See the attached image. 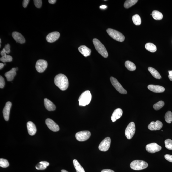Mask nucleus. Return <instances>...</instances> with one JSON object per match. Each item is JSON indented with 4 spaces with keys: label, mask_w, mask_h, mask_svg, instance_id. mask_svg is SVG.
Wrapping results in <instances>:
<instances>
[{
    "label": "nucleus",
    "mask_w": 172,
    "mask_h": 172,
    "mask_svg": "<svg viewBox=\"0 0 172 172\" xmlns=\"http://www.w3.org/2000/svg\"><path fill=\"white\" fill-rule=\"evenodd\" d=\"M12 103L10 102H8L6 103L3 111L4 118L6 121H8L9 117L10 112L11 109Z\"/></svg>",
    "instance_id": "nucleus-14"
},
{
    "label": "nucleus",
    "mask_w": 172,
    "mask_h": 172,
    "mask_svg": "<svg viewBox=\"0 0 172 172\" xmlns=\"http://www.w3.org/2000/svg\"><path fill=\"white\" fill-rule=\"evenodd\" d=\"M165 148L169 150H172V140L168 139L165 140Z\"/></svg>",
    "instance_id": "nucleus-35"
},
{
    "label": "nucleus",
    "mask_w": 172,
    "mask_h": 172,
    "mask_svg": "<svg viewBox=\"0 0 172 172\" xmlns=\"http://www.w3.org/2000/svg\"><path fill=\"white\" fill-rule=\"evenodd\" d=\"M152 16L154 19L156 20H160L162 19L163 15L160 12L154 11L152 13Z\"/></svg>",
    "instance_id": "nucleus-26"
},
{
    "label": "nucleus",
    "mask_w": 172,
    "mask_h": 172,
    "mask_svg": "<svg viewBox=\"0 0 172 172\" xmlns=\"http://www.w3.org/2000/svg\"><path fill=\"white\" fill-rule=\"evenodd\" d=\"M145 47L147 50L151 52H155L157 50L156 46L151 43H148L146 44Z\"/></svg>",
    "instance_id": "nucleus-28"
},
{
    "label": "nucleus",
    "mask_w": 172,
    "mask_h": 172,
    "mask_svg": "<svg viewBox=\"0 0 172 172\" xmlns=\"http://www.w3.org/2000/svg\"><path fill=\"white\" fill-rule=\"evenodd\" d=\"M48 63L46 61L43 59H40L37 62L35 67L37 72L40 73H42L46 69Z\"/></svg>",
    "instance_id": "nucleus-9"
},
{
    "label": "nucleus",
    "mask_w": 172,
    "mask_h": 172,
    "mask_svg": "<svg viewBox=\"0 0 172 172\" xmlns=\"http://www.w3.org/2000/svg\"><path fill=\"white\" fill-rule=\"evenodd\" d=\"M132 19L134 24L136 25H139L141 23V20L139 15L138 14H136L132 17Z\"/></svg>",
    "instance_id": "nucleus-30"
},
{
    "label": "nucleus",
    "mask_w": 172,
    "mask_h": 172,
    "mask_svg": "<svg viewBox=\"0 0 172 172\" xmlns=\"http://www.w3.org/2000/svg\"><path fill=\"white\" fill-rule=\"evenodd\" d=\"M49 3L51 4H54L56 2V0H49L48 1Z\"/></svg>",
    "instance_id": "nucleus-43"
},
{
    "label": "nucleus",
    "mask_w": 172,
    "mask_h": 172,
    "mask_svg": "<svg viewBox=\"0 0 172 172\" xmlns=\"http://www.w3.org/2000/svg\"><path fill=\"white\" fill-rule=\"evenodd\" d=\"M165 158L168 161L172 162V155L166 154L165 156Z\"/></svg>",
    "instance_id": "nucleus-39"
},
{
    "label": "nucleus",
    "mask_w": 172,
    "mask_h": 172,
    "mask_svg": "<svg viewBox=\"0 0 172 172\" xmlns=\"http://www.w3.org/2000/svg\"><path fill=\"white\" fill-rule=\"evenodd\" d=\"M111 143L110 138L107 137L105 138L99 144V150L103 151H108L110 146Z\"/></svg>",
    "instance_id": "nucleus-10"
},
{
    "label": "nucleus",
    "mask_w": 172,
    "mask_h": 172,
    "mask_svg": "<svg viewBox=\"0 0 172 172\" xmlns=\"http://www.w3.org/2000/svg\"><path fill=\"white\" fill-rule=\"evenodd\" d=\"M101 172H115L113 170H110V169H104L101 171Z\"/></svg>",
    "instance_id": "nucleus-42"
},
{
    "label": "nucleus",
    "mask_w": 172,
    "mask_h": 172,
    "mask_svg": "<svg viewBox=\"0 0 172 172\" xmlns=\"http://www.w3.org/2000/svg\"><path fill=\"white\" fill-rule=\"evenodd\" d=\"M50 165L49 163L46 161H41L36 165V169L37 170H43L46 168Z\"/></svg>",
    "instance_id": "nucleus-23"
},
{
    "label": "nucleus",
    "mask_w": 172,
    "mask_h": 172,
    "mask_svg": "<svg viewBox=\"0 0 172 172\" xmlns=\"http://www.w3.org/2000/svg\"><path fill=\"white\" fill-rule=\"evenodd\" d=\"M44 104L47 110L49 111H53L56 109V107L52 102L45 98L44 99Z\"/></svg>",
    "instance_id": "nucleus-21"
},
{
    "label": "nucleus",
    "mask_w": 172,
    "mask_h": 172,
    "mask_svg": "<svg viewBox=\"0 0 172 172\" xmlns=\"http://www.w3.org/2000/svg\"><path fill=\"white\" fill-rule=\"evenodd\" d=\"M148 88L151 91L156 93L163 92L165 90V88L162 86L158 85H148Z\"/></svg>",
    "instance_id": "nucleus-19"
},
{
    "label": "nucleus",
    "mask_w": 172,
    "mask_h": 172,
    "mask_svg": "<svg viewBox=\"0 0 172 172\" xmlns=\"http://www.w3.org/2000/svg\"><path fill=\"white\" fill-rule=\"evenodd\" d=\"M123 111L121 108L116 109L114 111L111 117V120L113 122H114L116 120L119 119L122 116Z\"/></svg>",
    "instance_id": "nucleus-17"
},
{
    "label": "nucleus",
    "mask_w": 172,
    "mask_h": 172,
    "mask_svg": "<svg viewBox=\"0 0 172 172\" xmlns=\"http://www.w3.org/2000/svg\"><path fill=\"white\" fill-rule=\"evenodd\" d=\"M9 165L8 162L5 159L1 158L0 159V166L3 168L8 167Z\"/></svg>",
    "instance_id": "nucleus-34"
},
{
    "label": "nucleus",
    "mask_w": 172,
    "mask_h": 172,
    "mask_svg": "<svg viewBox=\"0 0 172 172\" xmlns=\"http://www.w3.org/2000/svg\"><path fill=\"white\" fill-rule=\"evenodd\" d=\"M46 123L49 128L53 131L57 132L59 131V126L51 119H47L46 120Z\"/></svg>",
    "instance_id": "nucleus-12"
},
{
    "label": "nucleus",
    "mask_w": 172,
    "mask_h": 172,
    "mask_svg": "<svg viewBox=\"0 0 172 172\" xmlns=\"http://www.w3.org/2000/svg\"><path fill=\"white\" fill-rule=\"evenodd\" d=\"M5 82L4 79L2 76H0V88H3L5 86Z\"/></svg>",
    "instance_id": "nucleus-38"
},
{
    "label": "nucleus",
    "mask_w": 172,
    "mask_h": 172,
    "mask_svg": "<svg viewBox=\"0 0 172 172\" xmlns=\"http://www.w3.org/2000/svg\"><path fill=\"white\" fill-rule=\"evenodd\" d=\"M92 95L91 93L89 90L84 92L81 94L78 99L79 105L85 106L88 105L91 101Z\"/></svg>",
    "instance_id": "nucleus-3"
},
{
    "label": "nucleus",
    "mask_w": 172,
    "mask_h": 172,
    "mask_svg": "<svg viewBox=\"0 0 172 172\" xmlns=\"http://www.w3.org/2000/svg\"><path fill=\"white\" fill-rule=\"evenodd\" d=\"M164 105H165V103L162 101H160L158 102L157 103H156L153 106V108L156 110H160V109L162 108L164 106Z\"/></svg>",
    "instance_id": "nucleus-32"
},
{
    "label": "nucleus",
    "mask_w": 172,
    "mask_h": 172,
    "mask_svg": "<svg viewBox=\"0 0 172 172\" xmlns=\"http://www.w3.org/2000/svg\"><path fill=\"white\" fill-rule=\"evenodd\" d=\"M91 136V133L89 131H82L76 134V138L79 141H85L88 139Z\"/></svg>",
    "instance_id": "nucleus-7"
},
{
    "label": "nucleus",
    "mask_w": 172,
    "mask_h": 172,
    "mask_svg": "<svg viewBox=\"0 0 172 172\" xmlns=\"http://www.w3.org/2000/svg\"><path fill=\"white\" fill-rule=\"evenodd\" d=\"M15 69H16V71H17L18 70V68L17 67V68H15Z\"/></svg>",
    "instance_id": "nucleus-47"
},
{
    "label": "nucleus",
    "mask_w": 172,
    "mask_h": 172,
    "mask_svg": "<svg viewBox=\"0 0 172 172\" xmlns=\"http://www.w3.org/2000/svg\"><path fill=\"white\" fill-rule=\"evenodd\" d=\"M163 127L162 122L159 121H157L156 122L152 121L148 126V129L151 130H159Z\"/></svg>",
    "instance_id": "nucleus-15"
},
{
    "label": "nucleus",
    "mask_w": 172,
    "mask_h": 172,
    "mask_svg": "<svg viewBox=\"0 0 172 172\" xmlns=\"http://www.w3.org/2000/svg\"><path fill=\"white\" fill-rule=\"evenodd\" d=\"M4 64H3V63H0V69H2L4 67Z\"/></svg>",
    "instance_id": "nucleus-45"
},
{
    "label": "nucleus",
    "mask_w": 172,
    "mask_h": 172,
    "mask_svg": "<svg viewBox=\"0 0 172 172\" xmlns=\"http://www.w3.org/2000/svg\"><path fill=\"white\" fill-rule=\"evenodd\" d=\"M93 43L95 47L96 50L102 56L105 58L108 56V53L105 47L99 40L96 38H94L93 40Z\"/></svg>",
    "instance_id": "nucleus-2"
},
{
    "label": "nucleus",
    "mask_w": 172,
    "mask_h": 172,
    "mask_svg": "<svg viewBox=\"0 0 172 172\" xmlns=\"http://www.w3.org/2000/svg\"><path fill=\"white\" fill-rule=\"evenodd\" d=\"M61 172H68L67 171H66V170H61Z\"/></svg>",
    "instance_id": "nucleus-46"
},
{
    "label": "nucleus",
    "mask_w": 172,
    "mask_h": 172,
    "mask_svg": "<svg viewBox=\"0 0 172 172\" xmlns=\"http://www.w3.org/2000/svg\"><path fill=\"white\" fill-rule=\"evenodd\" d=\"M12 36L16 42L23 44L25 42L24 37L21 33L17 32H14L12 33Z\"/></svg>",
    "instance_id": "nucleus-16"
},
{
    "label": "nucleus",
    "mask_w": 172,
    "mask_h": 172,
    "mask_svg": "<svg viewBox=\"0 0 172 172\" xmlns=\"http://www.w3.org/2000/svg\"><path fill=\"white\" fill-rule=\"evenodd\" d=\"M27 128L28 134L30 135H33L37 132V128L34 123L31 121H29L27 123Z\"/></svg>",
    "instance_id": "nucleus-20"
},
{
    "label": "nucleus",
    "mask_w": 172,
    "mask_h": 172,
    "mask_svg": "<svg viewBox=\"0 0 172 172\" xmlns=\"http://www.w3.org/2000/svg\"><path fill=\"white\" fill-rule=\"evenodd\" d=\"M110 80L113 86L115 89L119 93L123 94H126L127 93L126 90L122 86L116 78L113 77H111Z\"/></svg>",
    "instance_id": "nucleus-8"
},
{
    "label": "nucleus",
    "mask_w": 172,
    "mask_h": 172,
    "mask_svg": "<svg viewBox=\"0 0 172 172\" xmlns=\"http://www.w3.org/2000/svg\"><path fill=\"white\" fill-rule=\"evenodd\" d=\"M165 120L167 123H171L172 121V113L171 111H168L165 114Z\"/></svg>",
    "instance_id": "nucleus-31"
},
{
    "label": "nucleus",
    "mask_w": 172,
    "mask_h": 172,
    "mask_svg": "<svg viewBox=\"0 0 172 172\" xmlns=\"http://www.w3.org/2000/svg\"><path fill=\"white\" fill-rule=\"evenodd\" d=\"M135 126L134 122H131L129 124L125 130V134L127 138L128 139L132 138L135 134Z\"/></svg>",
    "instance_id": "nucleus-6"
},
{
    "label": "nucleus",
    "mask_w": 172,
    "mask_h": 172,
    "mask_svg": "<svg viewBox=\"0 0 172 172\" xmlns=\"http://www.w3.org/2000/svg\"><path fill=\"white\" fill-rule=\"evenodd\" d=\"M0 43H1V39H0Z\"/></svg>",
    "instance_id": "nucleus-48"
},
{
    "label": "nucleus",
    "mask_w": 172,
    "mask_h": 172,
    "mask_svg": "<svg viewBox=\"0 0 172 172\" xmlns=\"http://www.w3.org/2000/svg\"><path fill=\"white\" fill-rule=\"evenodd\" d=\"M16 74L15 68H13L10 71L6 72L5 76L7 79L8 81H11L14 79V77Z\"/></svg>",
    "instance_id": "nucleus-22"
},
{
    "label": "nucleus",
    "mask_w": 172,
    "mask_h": 172,
    "mask_svg": "<svg viewBox=\"0 0 172 172\" xmlns=\"http://www.w3.org/2000/svg\"><path fill=\"white\" fill-rule=\"evenodd\" d=\"M60 33L58 32H54L49 33L47 36L46 39L47 42L53 43L56 41L60 37Z\"/></svg>",
    "instance_id": "nucleus-13"
},
{
    "label": "nucleus",
    "mask_w": 172,
    "mask_h": 172,
    "mask_svg": "<svg viewBox=\"0 0 172 172\" xmlns=\"http://www.w3.org/2000/svg\"><path fill=\"white\" fill-rule=\"evenodd\" d=\"M54 82L56 86L62 91L67 90L69 85L68 78L62 74H59L55 76Z\"/></svg>",
    "instance_id": "nucleus-1"
},
{
    "label": "nucleus",
    "mask_w": 172,
    "mask_h": 172,
    "mask_svg": "<svg viewBox=\"0 0 172 172\" xmlns=\"http://www.w3.org/2000/svg\"><path fill=\"white\" fill-rule=\"evenodd\" d=\"M138 1L137 0H127L124 4V7L126 9L129 8L135 5Z\"/></svg>",
    "instance_id": "nucleus-29"
},
{
    "label": "nucleus",
    "mask_w": 172,
    "mask_h": 172,
    "mask_svg": "<svg viewBox=\"0 0 172 172\" xmlns=\"http://www.w3.org/2000/svg\"><path fill=\"white\" fill-rule=\"evenodd\" d=\"M107 32L112 38L116 40L121 42L124 41L125 36L118 31L111 28H108L107 29Z\"/></svg>",
    "instance_id": "nucleus-5"
},
{
    "label": "nucleus",
    "mask_w": 172,
    "mask_h": 172,
    "mask_svg": "<svg viewBox=\"0 0 172 172\" xmlns=\"http://www.w3.org/2000/svg\"><path fill=\"white\" fill-rule=\"evenodd\" d=\"M4 65H6V64H4Z\"/></svg>",
    "instance_id": "nucleus-49"
},
{
    "label": "nucleus",
    "mask_w": 172,
    "mask_h": 172,
    "mask_svg": "<svg viewBox=\"0 0 172 172\" xmlns=\"http://www.w3.org/2000/svg\"><path fill=\"white\" fill-rule=\"evenodd\" d=\"M100 8L102 9H105L107 8V6L105 5H102V6H100Z\"/></svg>",
    "instance_id": "nucleus-44"
},
{
    "label": "nucleus",
    "mask_w": 172,
    "mask_h": 172,
    "mask_svg": "<svg viewBox=\"0 0 172 172\" xmlns=\"http://www.w3.org/2000/svg\"><path fill=\"white\" fill-rule=\"evenodd\" d=\"M148 164L146 162L142 160H136L132 162L130 164V167L133 170H140L146 168Z\"/></svg>",
    "instance_id": "nucleus-4"
},
{
    "label": "nucleus",
    "mask_w": 172,
    "mask_h": 172,
    "mask_svg": "<svg viewBox=\"0 0 172 172\" xmlns=\"http://www.w3.org/2000/svg\"><path fill=\"white\" fill-rule=\"evenodd\" d=\"M10 47L9 44H8L7 45H5V47L3 49V50L5 52L6 54H8L11 51L10 50Z\"/></svg>",
    "instance_id": "nucleus-37"
},
{
    "label": "nucleus",
    "mask_w": 172,
    "mask_h": 172,
    "mask_svg": "<svg viewBox=\"0 0 172 172\" xmlns=\"http://www.w3.org/2000/svg\"><path fill=\"white\" fill-rule=\"evenodd\" d=\"M161 147L156 143H152L147 145L146 149L148 152L154 153L160 151L161 150Z\"/></svg>",
    "instance_id": "nucleus-11"
},
{
    "label": "nucleus",
    "mask_w": 172,
    "mask_h": 172,
    "mask_svg": "<svg viewBox=\"0 0 172 172\" xmlns=\"http://www.w3.org/2000/svg\"><path fill=\"white\" fill-rule=\"evenodd\" d=\"M148 70L150 72L151 75L153 76L155 78L157 79H160L161 78V75L159 72L155 68L152 67H149L148 68Z\"/></svg>",
    "instance_id": "nucleus-24"
},
{
    "label": "nucleus",
    "mask_w": 172,
    "mask_h": 172,
    "mask_svg": "<svg viewBox=\"0 0 172 172\" xmlns=\"http://www.w3.org/2000/svg\"><path fill=\"white\" fill-rule=\"evenodd\" d=\"M125 65L129 71H134L136 69V66L135 64L129 61H127L126 62Z\"/></svg>",
    "instance_id": "nucleus-27"
},
{
    "label": "nucleus",
    "mask_w": 172,
    "mask_h": 172,
    "mask_svg": "<svg viewBox=\"0 0 172 172\" xmlns=\"http://www.w3.org/2000/svg\"><path fill=\"white\" fill-rule=\"evenodd\" d=\"M29 0H24L23 1V6L24 8L26 7L29 2Z\"/></svg>",
    "instance_id": "nucleus-40"
},
{
    "label": "nucleus",
    "mask_w": 172,
    "mask_h": 172,
    "mask_svg": "<svg viewBox=\"0 0 172 172\" xmlns=\"http://www.w3.org/2000/svg\"><path fill=\"white\" fill-rule=\"evenodd\" d=\"M33 1L36 7L37 8H40L42 6V1L41 0H34Z\"/></svg>",
    "instance_id": "nucleus-36"
},
{
    "label": "nucleus",
    "mask_w": 172,
    "mask_h": 172,
    "mask_svg": "<svg viewBox=\"0 0 172 172\" xmlns=\"http://www.w3.org/2000/svg\"><path fill=\"white\" fill-rule=\"evenodd\" d=\"M78 50L84 56L87 57L90 55L91 50L85 45H82L78 48Z\"/></svg>",
    "instance_id": "nucleus-18"
},
{
    "label": "nucleus",
    "mask_w": 172,
    "mask_h": 172,
    "mask_svg": "<svg viewBox=\"0 0 172 172\" xmlns=\"http://www.w3.org/2000/svg\"><path fill=\"white\" fill-rule=\"evenodd\" d=\"M12 57L11 55H6L4 56L1 57L0 58V60L3 63L6 62H11L12 61Z\"/></svg>",
    "instance_id": "nucleus-33"
},
{
    "label": "nucleus",
    "mask_w": 172,
    "mask_h": 172,
    "mask_svg": "<svg viewBox=\"0 0 172 172\" xmlns=\"http://www.w3.org/2000/svg\"><path fill=\"white\" fill-rule=\"evenodd\" d=\"M73 163L77 172H85L83 167L81 166L77 160H74Z\"/></svg>",
    "instance_id": "nucleus-25"
},
{
    "label": "nucleus",
    "mask_w": 172,
    "mask_h": 172,
    "mask_svg": "<svg viewBox=\"0 0 172 172\" xmlns=\"http://www.w3.org/2000/svg\"><path fill=\"white\" fill-rule=\"evenodd\" d=\"M169 75H168V77L169 79L172 81V71H169Z\"/></svg>",
    "instance_id": "nucleus-41"
}]
</instances>
